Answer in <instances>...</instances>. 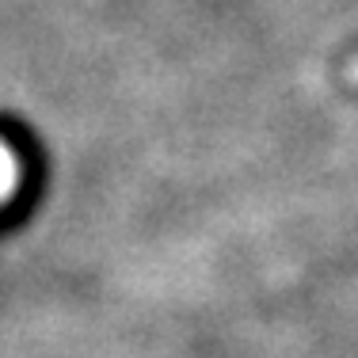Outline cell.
<instances>
[{"label":"cell","mask_w":358,"mask_h":358,"mask_svg":"<svg viewBox=\"0 0 358 358\" xmlns=\"http://www.w3.org/2000/svg\"><path fill=\"white\" fill-rule=\"evenodd\" d=\"M351 80H355V84H358V62H355V65H351Z\"/></svg>","instance_id":"7a4b0ae2"},{"label":"cell","mask_w":358,"mask_h":358,"mask_svg":"<svg viewBox=\"0 0 358 358\" xmlns=\"http://www.w3.org/2000/svg\"><path fill=\"white\" fill-rule=\"evenodd\" d=\"M12 179V160H8V152L0 149V183H8Z\"/></svg>","instance_id":"6da1fadb"}]
</instances>
